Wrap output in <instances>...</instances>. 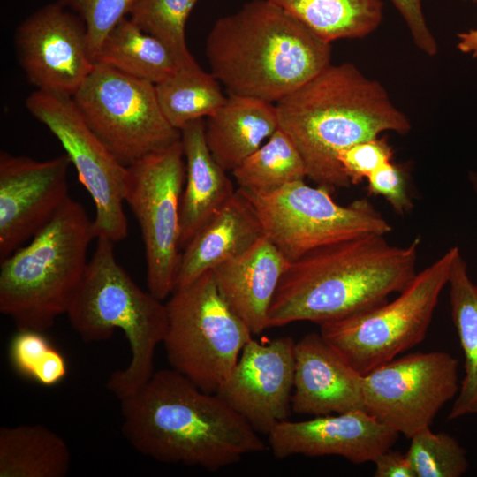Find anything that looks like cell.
<instances>
[{
  "instance_id": "cell-1",
  "label": "cell",
  "mask_w": 477,
  "mask_h": 477,
  "mask_svg": "<svg viewBox=\"0 0 477 477\" xmlns=\"http://www.w3.org/2000/svg\"><path fill=\"white\" fill-rule=\"evenodd\" d=\"M121 401V431L139 453L215 472L269 447L217 394L163 369Z\"/></svg>"
},
{
  "instance_id": "cell-2",
  "label": "cell",
  "mask_w": 477,
  "mask_h": 477,
  "mask_svg": "<svg viewBox=\"0 0 477 477\" xmlns=\"http://www.w3.org/2000/svg\"><path fill=\"white\" fill-rule=\"evenodd\" d=\"M420 244L415 238L398 246L372 234L290 261L269 310L268 329L301 321L321 325L386 302L415 276Z\"/></svg>"
},
{
  "instance_id": "cell-3",
  "label": "cell",
  "mask_w": 477,
  "mask_h": 477,
  "mask_svg": "<svg viewBox=\"0 0 477 477\" xmlns=\"http://www.w3.org/2000/svg\"><path fill=\"white\" fill-rule=\"evenodd\" d=\"M276 107L279 128L300 154L307 177L330 192L352 185L337 159L341 150L412 128L385 87L352 63L330 64Z\"/></svg>"
},
{
  "instance_id": "cell-4",
  "label": "cell",
  "mask_w": 477,
  "mask_h": 477,
  "mask_svg": "<svg viewBox=\"0 0 477 477\" xmlns=\"http://www.w3.org/2000/svg\"><path fill=\"white\" fill-rule=\"evenodd\" d=\"M206 56L229 95L277 102L331 64V45L272 1L253 0L216 21Z\"/></svg>"
},
{
  "instance_id": "cell-5",
  "label": "cell",
  "mask_w": 477,
  "mask_h": 477,
  "mask_svg": "<svg viewBox=\"0 0 477 477\" xmlns=\"http://www.w3.org/2000/svg\"><path fill=\"white\" fill-rule=\"evenodd\" d=\"M162 301L142 290L120 266L113 241L97 238L66 314L84 342L107 340L115 329L125 334L130 362L107 381V389L119 400L137 391L155 373V352L168 324L166 304Z\"/></svg>"
},
{
  "instance_id": "cell-6",
  "label": "cell",
  "mask_w": 477,
  "mask_h": 477,
  "mask_svg": "<svg viewBox=\"0 0 477 477\" xmlns=\"http://www.w3.org/2000/svg\"><path fill=\"white\" fill-rule=\"evenodd\" d=\"M94 238L93 220L69 196L29 244L0 261V312L19 330L49 329L67 312Z\"/></svg>"
},
{
  "instance_id": "cell-7",
  "label": "cell",
  "mask_w": 477,
  "mask_h": 477,
  "mask_svg": "<svg viewBox=\"0 0 477 477\" xmlns=\"http://www.w3.org/2000/svg\"><path fill=\"white\" fill-rule=\"evenodd\" d=\"M163 345L172 369L216 394L253 334L220 293L212 270L176 288Z\"/></svg>"
},
{
  "instance_id": "cell-8",
  "label": "cell",
  "mask_w": 477,
  "mask_h": 477,
  "mask_svg": "<svg viewBox=\"0 0 477 477\" xmlns=\"http://www.w3.org/2000/svg\"><path fill=\"white\" fill-rule=\"evenodd\" d=\"M458 253V246L450 247L416 273L393 300L322 323L320 334L361 375L397 358L424 340Z\"/></svg>"
},
{
  "instance_id": "cell-9",
  "label": "cell",
  "mask_w": 477,
  "mask_h": 477,
  "mask_svg": "<svg viewBox=\"0 0 477 477\" xmlns=\"http://www.w3.org/2000/svg\"><path fill=\"white\" fill-rule=\"evenodd\" d=\"M238 190L253 206L264 234L289 261L327 245L372 234L385 236L392 230L368 200L342 206L329 189L304 180L269 192Z\"/></svg>"
},
{
  "instance_id": "cell-10",
  "label": "cell",
  "mask_w": 477,
  "mask_h": 477,
  "mask_svg": "<svg viewBox=\"0 0 477 477\" xmlns=\"http://www.w3.org/2000/svg\"><path fill=\"white\" fill-rule=\"evenodd\" d=\"M72 98L88 125L130 166L181 139L160 108L155 84L95 63Z\"/></svg>"
},
{
  "instance_id": "cell-11",
  "label": "cell",
  "mask_w": 477,
  "mask_h": 477,
  "mask_svg": "<svg viewBox=\"0 0 477 477\" xmlns=\"http://www.w3.org/2000/svg\"><path fill=\"white\" fill-rule=\"evenodd\" d=\"M181 139L127 166L125 193L142 236L148 291L161 300L176 288L179 211L186 180Z\"/></svg>"
},
{
  "instance_id": "cell-12",
  "label": "cell",
  "mask_w": 477,
  "mask_h": 477,
  "mask_svg": "<svg viewBox=\"0 0 477 477\" xmlns=\"http://www.w3.org/2000/svg\"><path fill=\"white\" fill-rule=\"evenodd\" d=\"M31 115L57 137L91 196L95 238L127 236L124 212L128 169L88 125L72 96L36 89L26 100Z\"/></svg>"
},
{
  "instance_id": "cell-13",
  "label": "cell",
  "mask_w": 477,
  "mask_h": 477,
  "mask_svg": "<svg viewBox=\"0 0 477 477\" xmlns=\"http://www.w3.org/2000/svg\"><path fill=\"white\" fill-rule=\"evenodd\" d=\"M458 369V359L446 352L397 357L362 375L365 410L410 439L457 397Z\"/></svg>"
},
{
  "instance_id": "cell-14",
  "label": "cell",
  "mask_w": 477,
  "mask_h": 477,
  "mask_svg": "<svg viewBox=\"0 0 477 477\" xmlns=\"http://www.w3.org/2000/svg\"><path fill=\"white\" fill-rule=\"evenodd\" d=\"M65 8L59 2L36 11L18 27L15 45L31 84L72 96L95 62L84 22Z\"/></svg>"
},
{
  "instance_id": "cell-15",
  "label": "cell",
  "mask_w": 477,
  "mask_h": 477,
  "mask_svg": "<svg viewBox=\"0 0 477 477\" xmlns=\"http://www.w3.org/2000/svg\"><path fill=\"white\" fill-rule=\"evenodd\" d=\"M66 154L44 161L0 154V261L44 226L69 197Z\"/></svg>"
},
{
  "instance_id": "cell-16",
  "label": "cell",
  "mask_w": 477,
  "mask_h": 477,
  "mask_svg": "<svg viewBox=\"0 0 477 477\" xmlns=\"http://www.w3.org/2000/svg\"><path fill=\"white\" fill-rule=\"evenodd\" d=\"M294 344L290 337L268 343L252 337L216 392L259 434L268 435L292 411Z\"/></svg>"
},
{
  "instance_id": "cell-17",
  "label": "cell",
  "mask_w": 477,
  "mask_h": 477,
  "mask_svg": "<svg viewBox=\"0 0 477 477\" xmlns=\"http://www.w3.org/2000/svg\"><path fill=\"white\" fill-rule=\"evenodd\" d=\"M269 449L277 459L294 455L340 456L360 465L392 448L399 434L366 410L357 409L301 420H283L267 435Z\"/></svg>"
},
{
  "instance_id": "cell-18",
  "label": "cell",
  "mask_w": 477,
  "mask_h": 477,
  "mask_svg": "<svg viewBox=\"0 0 477 477\" xmlns=\"http://www.w3.org/2000/svg\"><path fill=\"white\" fill-rule=\"evenodd\" d=\"M292 410L299 414L327 415L363 409L362 375L316 332L294 344Z\"/></svg>"
},
{
  "instance_id": "cell-19",
  "label": "cell",
  "mask_w": 477,
  "mask_h": 477,
  "mask_svg": "<svg viewBox=\"0 0 477 477\" xmlns=\"http://www.w3.org/2000/svg\"><path fill=\"white\" fill-rule=\"evenodd\" d=\"M289 262L264 234L212 269L220 293L253 336L268 329L269 310Z\"/></svg>"
},
{
  "instance_id": "cell-20",
  "label": "cell",
  "mask_w": 477,
  "mask_h": 477,
  "mask_svg": "<svg viewBox=\"0 0 477 477\" xmlns=\"http://www.w3.org/2000/svg\"><path fill=\"white\" fill-rule=\"evenodd\" d=\"M263 235L253 206L237 189L182 249L176 288L188 284L223 261L242 254Z\"/></svg>"
},
{
  "instance_id": "cell-21",
  "label": "cell",
  "mask_w": 477,
  "mask_h": 477,
  "mask_svg": "<svg viewBox=\"0 0 477 477\" xmlns=\"http://www.w3.org/2000/svg\"><path fill=\"white\" fill-rule=\"evenodd\" d=\"M206 122L196 119L181 130L186 180L179 211V246L183 249L236 192L210 153Z\"/></svg>"
},
{
  "instance_id": "cell-22",
  "label": "cell",
  "mask_w": 477,
  "mask_h": 477,
  "mask_svg": "<svg viewBox=\"0 0 477 477\" xmlns=\"http://www.w3.org/2000/svg\"><path fill=\"white\" fill-rule=\"evenodd\" d=\"M278 127L273 102L229 95L223 105L208 117L205 136L215 160L231 172Z\"/></svg>"
},
{
  "instance_id": "cell-23",
  "label": "cell",
  "mask_w": 477,
  "mask_h": 477,
  "mask_svg": "<svg viewBox=\"0 0 477 477\" xmlns=\"http://www.w3.org/2000/svg\"><path fill=\"white\" fill-rule=\"evenodd\" d=\"M71 452L65 441L42 425L0 428V477H65Z\"/></svg>"
},
{
  "instance_id": "cell-24",
  "label": "cell",
  "mask_w": 477,
  "mask_h": 477,
  "mask_svg": "<svg viewBox=\"0 0 477 477\" xmlns=\"http://www.w3.org/2000/svg\"><path fill=\"white\" fill-rule=\"evenodd\" d=\"M314 34L331 43L362 39L383 19L382 0H270Z\"/></svg>"
},
{
  "instance_id": "cell-25",
  "label": "cell",
  "mask_w": 477,
  "mask_h": 477,
  "mask_svg": "<svg viewBox=\"0 0 477 477\" xmlns=\"http://www.w3.org/2000/svg\"><path fill=\"white\" fill-rule=\"evenodd\" d=\"M451 319L464 354V378L448 415L477 414V285L461 255L454 259L448 282Z\"/></svg>"
},
{
  "instance_id": "cell-26",
  "label": "cell",
  "mask_w": 477,
  "mask_h": 477,
  "mask_svg": "<svg viewBox=\"0 0 477 477\" xmlns=\"http://www.w3.org/2000/svg\"><path fill=\"white\" fill-rule=\"evenodd\" d=\"M95 61L155 85L179 68L160 41L127 18L121 19L106 36Z\"/></svg>"
},
{
  "instance_id": "cell-27",
  "label": "cell",
  "mask_w": 477,
  "mask_h": 477,
  "mask_svg": "<svg viewBox=\"0 0 477 477\" xmlns=\"http://www.w3.org/2000/svg\"><path fill=\"white\" fill-rule=\"evenodd\" d=\"M155 86L162 112L179 131L196 119L213 115L227 99L219 81L199 64L178 68Z\"/></svg>"
},
{
  "instance_id": "cell-28",
  "label": "cell",
  "mask_w": 477,
  "mask_h": 477,
  "mask_svg": "<svg viewBox=\"0 0 477 477\" xmlns=\"http://www.w3.org/2000/svg\"><path fill=\"white\" fill-rule=\"evenodd\" d=\"M231 174L240 189L269 192L304 180L307 170L298 149L278 127Z\"/></svg>"
},
{
  "instance_id": "cell-29",
  "label": "cell",
  "mask_w": 477,
  "mask_h": 477,
  "mask_svg": "<svg viewBox=\"0 0 477 477\" xmlns=\"http://www.w3.org/2000/svg\"><path fill=\"white\" fill-rule=\"evenodd\" d=\"M198 0H137L131 20L160 41L179 68L198 65L186 42V24Z\"/></svg>"
},
{
  "instance_id": "cell-30",
  "label": "cell",
  "mask_w": 477,
  "mask_h": 477,
  "mask_svg": "<svg viewBox=\"0 0 477 477\" xmlns=\"http://www.w3.org/2000/svg\"><path fill=\"white\" fill-rule=\"evenodd\" d=\"M410 440L406 456L415 477H460L467 472V452L450 435L427 428Z\"/></svg>"
},
{
  "instance_id": "cell-31",
  "label": "cell",
  "mask_w": 477,
  "mask_h": 477,
  "mask_svg": "<svg viewBox=\"0 0 477 477\" xmlns=\"http://www.w3.org/2000/svg\"><path fill=\"white\" fill-rule=\"evenodd\" d=\"M136 2L137 0H60L63 5L74 11L84 22L94 60L106 36L121 19L130 15Z\"/></svg>"
},
{
  "instance_id": "cell-32",
  "label": "cell",
  "mask_w": 477,
  "mask_h": 477,
  "mask_svg": "<svg viewBox=\"0 0 477 477\" xmlns=\"http://www.w3.org/2000/svg\"><path fill=\"white\" fill-rule=\"evenodd\" d=\"M392 156L393 151L388 141L377 137L341 150L337 159L351 184H358L390 163Z\"/></svg>"
},
{
  "instance_id": "cell-33",
  "label": "cell",
  "mask_w": 477,
  "mask_h": 477,
  "mask_svg": "<svg viewBox=\"0 0 477 477\" xmlns=\"http://www.w3.org/2000/svg\"><path fill=\"white\" fill-rule=\"evenodd\" d=\"M367 191L382 196L398 215L412 210L407 178L403 169L391 162L375 170L367 178Z\"/></svg>"
},
{
  "instance_id": "cell-34",
  "label": "cell",
  "mask_w": 477,
  "mask_h": 477,
  "mask_svg": "<svg viewBox=\"0 0 477 477\" xmlns=\"http://www.w3.org/2000/svg\"><path fill=\"white\" fill-rule=\"evenodd\" d=\"M51 348L42 332L19 330L10 347L11 360L20 374L32 378Z\"/></svg>"
},
{
  "instance_id": "cell-35",
  "label": "cell",
  "mask_w": 477,
  "mask_h": 477,
  "mask_svg": "<svg viewBox=\"0 0 477 477\" xmlns=\"http://www.w3.org/2000/svg\"><path fill=\"white\" fill-rule=\"evenodd\" d=\"M405 21L417 49L428 57L438 54V43L427 23L422 0H390Z\"/></svg>"
},
{
  "instance_id": "cell-36",
  "label": "cell",
  "mask_w": 477,
  "mask_h": 477,
  "mask_svg": "<svg viewBox=\"0 0 477 477\" xmlns=\"http://www.w3.org/2000/svg\"><path fill=\"white\" fill-rule=\"evenodd\" d=\"M375 477H415L405 454L391 448L382 452L373 462Z\"/></svg>"
},
{
  "instance_id": "cell-37",
  "label": "cell",
  "mask_w": 477,
  "mask_h": 477,
  "mask_svg": "<svg viewBox=\"0 0 477 477\" xmlns=\"http://www.w3.org/2000/svg\"><path fill=\"white\" fill-rule=\"evenodd\" d=\"M67 374V365L63 355L52 347L32 379L44 386H52L62 381Z\"/></svg>"
},
{
  "instance_id": "cell-38",
  "label": "cell",
  "mask_w": 477,
  "mask_h": 477,
  "mask_svg": "<svg viewBox=\"0 0 477 477\" xmlns=\"http://www.w3.org/2000/svg\"><path fill=\"white\" fill-rule=\"evenodd\" d=\"M457 49L464 53L477 58V29L458 34Z\"/></svg>"
},
{
  "instance_id": "cell-39",
  "label": "cell",
  "mask_w": 477,
  "mask_h": 477,
  "mask_svg": "<svg viewBox=\"0 0 477 477\" xmlns=\"http://www.w3.org/2000/svg\"><path fill=\"white\" fill-rule=\"evenodd\" d=\"M469 182L472 186V189L477 196V173L471 171L468 175Z\"/></svg>"
},
{
  "instance_id": "cell-40",
  "label": "cell",
  "mask_w": 477,
  "mask_h": 477,
  "mask_svg": "<svg viewBox=\"0 0 477 477\" xmlns=\"http://www.w3.org/2000/svg\"><path fill=\"white\" fill-rule=\"evenodd\" d=\"M463 1H473V2H477V0H463Z\"/></svg>"
},
{
  "instance_id": "cell-41",
  "label": "cell",
  "mask_w": 477,
  "mask_h": 477,
  "mask_svg": "<svg viewBox=\"0 0 477 477\" xmlns=\"http://www.w3.org/2000/svg\"><path fill=\"white\" fill-rule=\"evenodd\" d=\"M476 285H477V283H476Z\"/></svg>"
}]
</instances>
